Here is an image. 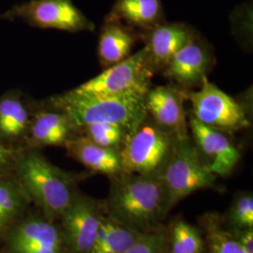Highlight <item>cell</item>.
<instances>
[{"label":"cell","instance_id":"cell-7","mask_svg":"<svg viewBox=\"0 0 253 253\" xmlns=\"http://www.w3.org/2000/svg\"><path fill=\"white\" fill-rule=\"evenodd\" d=\"M15 20H21L33 27L71 33L95 29V24L73 0H29L0 13V21Z\"/></svg>","mask_w":253,"mask_h":253},{"label":"cell","instance_id":"cell-10","mask_svg":"<svg viewBox=\"0 0 253 253\" xmlns=\"http://www.w3.org/2000/svg\"><path fill=\"white\" fill-rule=\"evenodd\" d=\"M79 136L78 127L62 110L48 100H33L32 116L21 148L39 149L65 146Z\"/></svg>","mask_w":253,"mask_h":253},{"label":"cell","instance_id":"cell-27","mask_svg":"<svg viewBox=\"0 0 253 253\" xmlns=\"http://www.w3.org/2000/svg\"><path fill=\"white\" fill-rule=\"evenodd\" d=\"M22 148L7 145L0 140V175L14 174Z\"/></svg>","mask_w":253,"mask_h":253},{"label":"cell","instance_id":"cell-8","mask_svg":"<svg viewBox=\"0 0 253 253\" xmlns=\"http://www.w3.org/2000/svg\"><path fill=\"white\" fill-rule=\"evenodd\" d=\"M186 100L191 104L190 115L209 127L229 134L251 126L244 104L220 90L208 77L198 90H186Z\"/></svg>","mask_w":253,"mask_h":253},{"label":"cell","instance_id":"cell-11","mask_svg":"<svg viewBox=\"0 0 253 253\" xmlns=\"http://www.w3.org/2000/svg\"><path fill=\"white\" fill-rule=\"evenodd\" d=\"M190 137L202 162L216 176L226 177L235 170L241 153L225 132L204 125L191 115L188 116Z\"/></svg>","mask_w":253,"mask_h":253},{"label":"cell","instance_id":"cell-29","mask_svg":"<svg viewBox=\"0 0 253 253\" xmlns=\"http://www.w3.org/2000/svg\"><path fill=\"white\" fill-rule=\"evenodd\" d=\"M0 253H4L3 252H0Z\"/></svg>","mask_w":253,"mask_h":253},{"label":"cell","instance_id":"cell-5","mask_svg":"<svg viewBox=\"0 0 253 253\" xmlns=\"http://www.w3.org/2000/svg\"><path fill=\"white\" fill-rule=\"evenodd\" d=\"M177 138L158 126L147 115L126 137L119 151L124 172L159 175Z\"/></svg>","mask_w":253,"mask_h":253},{"label":"cell","instance_id":"cell-24","mask_svg":"<svg viewBox=\"0 0 253 253\" xmlns=\"http://www.w3.org/2000/svg\"><path fill=\"white\" fill-rule=\"evenodd\" d=\"M129 133L126 127L110 123H94L79 128V134L91 142L118 151H120Z\"/></svg>","mask_w":253,"mask_h":253},{"label":"cell","instance_id":"cell-13","mask_svg":"<svg viewBox=\"0 0 253 253\" xmlns=\"http://www.w3.org/2000/svg\"><path fill=\"white\" fill-rule=\"evenodd\" d=\"M185 100L186 90L167 85L151 87L145 97L148 116L158 126L178 138L190 135Z\"/></svg>","mask_w":253,"mask_h":253},{"label":"cell","instance_id":"cell-6","mask_svg":"<svg viewBox=\"0 0 253 253\" xmlns=\"http://www.w3.org/2000/svg\"><path fill=\"white\" fill-rule=\"evenodd\" d=\"M154 74L148 63L146 50L143 47L73 89L86 95H138L145 97L151 88Z\"/></svg>","mask_w":253,"mask_h":253},{"label":"cell","instance_id":"cell-4","mask_svg":"<svg viewBox=\"0 0 253 253\" xmlns=\"http://www.w3.org/2000/svg\"><path fill=\"white\" fill-rule=\"evenodd\" d=\"M159 176L168 213L194 191L215 188L217 178L202 162L190 135L177 138Z\"/></svg>","mask_w":253,"mask_h":253},{"label":"cell","instance_id":"cell-2","mask_svg":"<svg viewBox=\"0 0 253 253\" xmlns=\"http://www.w3.org/2000/svg\"><path fill=\"white\" fill-rule=\"evenodd\" d=\"M23 190L46 218L57 222L78 193L85 173L67 172L39 149L22 148L14 172Z\"/></svg>","mask_w":253,"mask_h":253},{"label":"cell","instance_id":"cell-17","mask_svg":"<svg viewBox=\"0 0 253 253\" xmlns=\"http://www.w3.org/2000/svg\"><path fill=\"white\" fill-rule=\"evenodd\" d=\"M64 148L69 157L81 163L91 172L111 177L124 172L119 151L97 145L84 136L75 137Z\"/></svg>","mask_w":253,"mask_h":253},{"label":"cell","instance_id":"cell-18","mask_svg":"<svg viewBox=\"0 0 253 253\" xmlns=\"http://www.w3.org/2000/svg\"><path fill=\"white\" fill-rule=\"evenodd\" d=\"M105 20L145 32L165 22V16L162 0H115Z\"/></svg>","mask_w":253,"mask_h":253},{"label":"cell","instance_id":"cell-12","mask_svg":"<svg viewBox=\"0 0 253 253\" xmlns=\"http://www.w3.org/2000/svg\"><path fill=\"white\" fill-rule=\"evenodd\" d=\"M3 253H17L29 249H53L67 253L57 222L49 220L40 212L30 211L3 241Z\"/></svg>","mask_w":253,"mask_h":253},{"label":"cell","instance_id":"cell-9","mask_svg":"<svg viewBox=\"0 0 253 253\" xmlns=\"http://www.w3.org/2000/svg\"><path fill=\"white\" fill-rule=\"evenodd\" d=\"M104 215L101 201L78 191L57 221L67 253H89Z\"/></svg>","mask_w":253,"mask_h":253},{"label":"cell","instance_id":"cell-3","mask_svg":"<svg viewBox=\"0 0 253 253\" xmlns=\"http://www.w3.org/2000/svg\"><path fill=\"white\" fill-rule=\"evenodd\" d=\"M47 100L62 110L78 129L88 124L110 123L131 133L148 115L145 97L138 95H86L71 89Z\"/></svg>","mask_w":253,"mask_h":253},{"label":"cell","instance_id":"cell-1","mask_svg":"<svg viewBox=\"0 0 253 253\" xmlns=\"http://www.w3.org/2000/svg\"><path fill=\"white\" fill-rule=\"evenodd\" d=\"M109 179L108 196L101 201L107 216L144 234L163 227L169 213L159 175L123 172Z\"/></svg>","mask_w":253,"mask_h":253},{"label":"cell","instance_id":"cell-16","mask_svg":"<svg viewBox=\"0 0 253 253\" xmlns=\"http://www.w3.org/2000/svg\"><path fill=\"white\" fill-rule=\"evenodd\" d=\"M33 100L13 89L0 96V140L21 147L32 116Z\"/></svg>","mask_w":253,"mask_h":253},{"label":"cell","instance_id":"cell-14","mask_svg":"<svg viewBox=\"0 0 253 253\" xmlns=\"http://www.w3.org/2000/svg\"><path fill=\"white\" fill-rule=\"evenodd\" d=\"M210 49L198 35L180 49L164 68L163 74L181 89L199 88L212 65Z\"/></svg>","mask_w":253,"mask_h":253},{"label":"cell","instance_id":"cell-15","mask_svg":"<svg viewBox=\"0 0 253 253\" xmlns=\"http://www.w3.org/2000/svg\"><path fill=\"white\" fill-rule=\"evenodd\" d=\"M148 63L154 73L163 72L174 54L198 35L184 23L166 21L152 29L143 32Z\"/></svg>","mask_w":253,"mask_h":253},{"label":"cell","instance_id":"cell-20","mask_svg":"<svg viewBox=\"0 0 253 253\" xmlns=\"http://www.w3.org/2000/svg\"><path fill=\"white\" fill-rule=\"evenodd\" d=\"M135 30L126 25L104 20L100 28L98 56L103 68H108L126 58L135 43Z\"/></svg>","mask_w":253,"mask_h":253},{"label":"cell","instance_id":"cell-23","mask_svg":"<svg viewBox=\"0 0 253 253\" xmlns=\"http://www.w3.org/2000/svg\"><path fill=\"white\" fill-rule=\"evenodd\" d=\"M167 253H207V245L200 228L183 217L173 219L166 228Z\"/></svg>","mask_w":253,"mask_h":253},{"label":"cell","instance_id":"cell-25","mask_svg":"<svg viewBox=\"0 0 253 253\" xmlns=\"http://www.w3.org/2000/svg\"><path fill=\"white\" fill-rule=\"evenodd\" d=\"M224 224L232 231L253 227V195L252 192H240L233 200Z\"/></svg>","mask_w":253,"mask_h":253},{"label":"cell","instance_id":"cell-21","mask_svg":"<svg viewBox=\"0 0 253 253\" xmlns=\"http://www.w3.org/2000/svg\"><path fill=\"white\" fill-rule=\"evenodd\" d=\"M145 234L126 226L105 214L89 253H124Z\"/></svg>","mask_w":253,"mask_h":253},{"label":"cell","instance_id":"cell-26","mask_svg":"<svg viewBox=\"0 0 253 253\" xmlns=\"http://www.w3.org/2000/svg\"><path fill=\"white\" fill-rule=\"evenodd\" d=\"M124 253H167L166 228L146 233L133 247Z\"/></svg>","mask_w":253,"mask_h":253},{"label":"cell","instance_id":"cell-22","mask_svg":"<svg viewBox=\"0 0 253 253\" xmlns=\"http://www.w3.org/2000/svg\"><path fill=\"white\" fill-rule=\"evenodd\" d=\"M207 253H246L233 232L224 224L223 217L215 212H208L199 217Z\"/></svg>","mask_w":253,"mask_h":253},{"label":"cell","instance_id":"cell-19","mask_svg":"<svg viewBox=\"0 0 253 253\" xmlns=\"http://www.w3.org/2000/svg\"><path fill=\"white\" fill-rule=\"evenodd\" d=\"M31 205L14 174L0 175V243L30 211Z\"/></svg>","mask_w":253,"mask_h":253},{"label":"cell","instance_id":"cell-28","mask_svg":"<svg viewBox=\"0 0 253 253\" xmlns=\"http://www.w3.org/2000/svg\"><path fill=\"white\" fill-rule=\"evenodd\" d=\"M232 232L246 253H253V227Z\"/></svg>","mask_w":253,"mask_h":253}]
</instances>
